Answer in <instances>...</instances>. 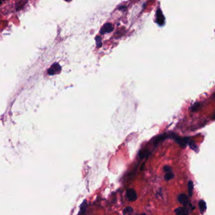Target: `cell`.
Wrapping results in <instances>:
<instances>
[{
	"label": "cell",
	"mask_w": 215,
	"mask_h": 215,
	"mask_svg": "<svg viewBox=\"0 0 215 215\" xmlns=\"http://www.w3.org/2000/svg\"><path fill=\"white\" fill-rule=\"evenodd\" d=\"M61 67L58 63H54L52 64L50 67L48 69L47 73L49 75H55L59 74L61 71Z\"/></svg>",
	"instance_id": "6da1fadb"
},
{
	"label": "cell",
	"mask_w": 215,
	"mask_h": 215,
	"mask_svg": "<svg viewBox=\"0 0 215 215\" xmlns=\"http://www.w3.org/2000/svg\"><path fill=\"white\" fill-rule=\"evenodd\" d=\"M176 141L178 143V144L182 147H185L187 143H189V139L187 137H184V138H181V137H179V136H177L176 135H175L174 138Z\"/></svg>",
	"instance_id": "7a4b0ae2"
},
{
	"label": "cell",
	"mask_w": 215,
	"mask_h": 215,
	"mask_svg": "<svg viewBox=\"0 0 215 215\" xmlns=\"http://www.w3.org/2000/svg\"><path fill=\"white\" fill-rule=\"evenodd\" d=\"M156 22L159 26H162L165 23V17L160 8L157 9L156 12Z\"/></svg>",
	"instance_id": "3957f363"
},
{
	"label": "cell",
	"mask_w": 215,
	"mask_h": 215,
	"mask_svg": "<svg viewBox=\"0 0 215 215\" xmlns=\"http://www.w3.org/2000/svg\"><path fill=\"white\" fill-rule=\"evenodd\" d=\"M113 29H114L113 25L111 23H105L103 25V27L101 28V29L100 30V33L101 35L109 33H111V32H113Z\"/></svg>",
	"instance_id": "277c9868"
},
{
	"label": "cell",
	"mask_w": 215,
	"mask_h": 215,
	"mask_svg": "<svg viewBox=\"0 0 215 215\" xmlns=\"http://www.w3.org/2000/svg\"><path fill=\"white\" fill-rule=\"evenodd\" d=\"M126 196L129 201H134L137 199V194L136 191L133 189H128L126 191Z\"/></svg>",
	"instance_id": "5b68a950"
},
{
	"label": "cell",
	"mask_w": 215,
	"mask_h": 215,
	"mask_svg": "<svg viewBox=\"0 0 215 215\" xmlns=\"http://www.w3.org/2000/svg\"><path fill=\"white\" fill-rule=\"evenodd\" d=\"M178 201L185 206L189 204V197L184 194H181L178 196Z\"/></svg>",
	"instance_id": "8992f818"
},
{
	"label": "cell",
	"mask_w": 215,
	"mask_h": 215,
	"mask_svg": "<svg viewBox=\"0 0 215 215\" xmlns=\"http://www.w3.org/2000/svg\"><path fill=\"white\" fill-rule=\"evenodd\" d=\"M175 212L177 215H188L189 211L186 207H180L177 208L175 210Z\"/></svg>",
	"instance_id": "52a82bcc"
},
{
	"label": "cell",
	"mask_w": 215,
	"mask_h": 215,
	"mask_svg": "<svg viewBox=\"0 0 215 215\" xmlns=\"http://www.w3.org/2000/svg\"><path fill=\"white\" fill-rule=\"evenodd\" d=\"M27 0H20V1H19L18 2H17L16 3V5H15V9L17 12L22 10L24 7L26 5L27 3Z\"/></svg>",
	"instance_id": "ba28073f"
},
{
	"label": "cell",
	"mask_w": 215,
	"mask_h": 215,
	"mask_svg": "<svg viewBox=\"0 0 215 215\" xmlns=\"http://www.w3.org/2000/svg\"><path fill=\"white\" fill-rule=\"evenodd\" d=\"M150 154V152L149 151V150H147V149H143V150H141L140 152H139V157L140 159H143V158H145V157H147L149 156Z\"/></svg>",
	"instance_id": "9c48e42d"
},
{
	"label": "cell",
	"mask_w": 215,
	"mask_h": 215,
	"mask_svg": "<svg viewBox=\"0 0 215 215\" xmlns=\"http://www.w3.org/2000/svg\"><path fill=\"white\" fill-rule=\"evenodd\" d=\"M199 206L200 211L201 212V213H203L204 211H205V209H206L205 202L204 201H202V200L200 201L199 202Z\"/></svg>",
	"instance_id": "30bf717a"
},
{
	"label": "cell",
	"mask_w": 215,
	"mask_h": 215,
	"mask_svg": "<svg viewBox=\"0 0 215 215\" xmlns=\"http://www.w3.org/2000/svg\"><path fill=\"white\" fill-rule=\"evenodd\" d=\"M133 211V209L130 206H128V207H126L123 211V214L124 215H128L131 213H132Z\"/></svg>",
	"instance_id": "8fae6325"
},
{
	"label": "cell",
	"mask_w": 215,
	"mask_h": 215,
	"mask_svg": "<svg viewBox=\"0 0 215 215\" xmlns=\"http://www.w3.org/2000/svg\"><path fill=\"white\" fill-rule=\"evenodd\" d=\"M96 46L98 48H100L102 46V39L100 36H96Z\"/></svg>",
	"instance_id": "7c38bea8"
},
{
	"label": "cell",
	"mask_w": 215,
	"mask_h": 215,
	"mask_svg": "<svg viewBox=\"0 0 215 215\" xmlns=\"http://www.w3.org/2000/svg\"><path fill=\"white\" fill-rule=\"evenodd\" d=\"M200 106H201V104H200L199 103H198V102L195 103L191 106V110L192 111H197V110L199 109Z\"/></svg>",
	"instance_id": "4fadbf2b"
},
{
	"label": "cell",
	"mask_w": 215,
	"mask_h": 215,
	"mask_svg": "<svg viewBox=\"0 0 215 215\" xmlns=\"http://www.w3.org/2000/svg\"><path fill=\"white\" fill-rule=\"evenodd\" d=\"M189 147H190V148L192 149V150H193V151H198V149H197V146L196 145V143H194V141H189Z\"/></svg>",
	"instance_id": "5bb4252c"
},
{
	"label": "cell",
	"mask_w": 215,
	"mask_h": 215,
	"mask_svg": "<svg viewBox=\"0 0 215 215\" xmlns=\"http://www.w3.org/2000/svg\"><path fill=\"white\" fill-rule=\"evenodd\" d=\"M174 174L172 173V172H167V173H166V175H165V179H166V181H169V180L172 179V178H174Z\"/></svg>",
	"instance_id": "9a60e30c"
},
{
	"label": "cell",
	"mask_w": 215,
	"mask_h": 215,
	"mask_svg": "<svg viewBox=\"0 0 215 215\" xmlns=\"http://www.w3.org/2000/svg\"><path fill=\"white\" fill-rule=\"evenodd\" d=\"M188 189H189V194L190 196H191L192 194V191H193V183L192 181H190L189 182Z\"/></svg>",
	"instance_id": "2e32d148"
},
{
	"label": "cell",
	"mask_w": 215,
	"mask_h": 215,
	"mask_svg": "<svg viewBox=\"0 0 215 215\" xmlns=\"http://www.w3.org/2000/svg\"><path fill=\"white\" fill-rule=\"evenodd\" d=\"M164 171L166 173L172 172V168H171L170 166H166L164 167Z\"/></svg>",
	"instance_id": "e0dca14e"
},
{
	"label": "cell",
	"mask_w": 215,
	"mask_h": 215,
	"mask_svg": "<svg viewBox=\"0 0 215 215\" xmlns=\"http://www.w3.org/2000/svg\"><path fill=\"white\" fill-rule=\"evenodd\" d=\"M6 0H0V5H2L4 2H5Z\"/></svg>",
	"instance_id": "ac0fdd59"
},
{
	"label": "cell",
	"mask_w": 215,
	"mask_h": 215,
	"mask_svg": "<svg viewBox=\"0 0 215 215\" xmlns=\"http://www.w3.org/2000/svg\"><path fill=\"white\" fill-rule=\"evenodd\" d=\"M64 1H65V2H70L72 1V0H64Z\"/></svg>",
	"instance_id": "d6986e66"
},
{
	"label": "cell",
	"mask_w": 215,
	"mask_h": 215,
	"mask_svg": "<svg viewBox=\"0 0 215 215\" xmlns=\"http://www.w3.org/2000/svg\"><path fill=\"white\" fill-rule=\"evenodd\" d=\"M140 215H146V214H140Z\"/></svg>",
	"instance_id": "ffe728a7"
},
{
	"label": "cell",
	"mask_w": 215,
	"mask_h": 215,
	"mask_svg": "<svg viewBox=\"0 0 215 215\" xmlns=\"http://www.w3.org/2000/svg\"><path fill=\"white\" fill-rule=\"evenodd\" d=\"M214 100H215V94H214Z\"/></svg>",
	"instance_id": "44dd1931"
},
{
	"label": "cell",
	"mask_w": 215,
	"mask_h": 215,
	"mask_svg": "<svg viewBox=\"0 0 215 215\" xmlns=\"http://www.w3.org/2000/svg\"><path fill=\"white\" fill-rule=\"evenodd\" d=\"M128 215H130V214H128Z\"/></svg>",
	"instance_id": "7402d4cb"
}]
</instances>
